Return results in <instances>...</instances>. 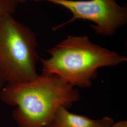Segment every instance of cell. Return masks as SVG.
<instances>
[{
	"label": "cell",
	"mask_w": 127,
	"mask_h": 127,
	"mask_svg": "<svg viewBox=\"0 0 127 127\" xmlns=\"http://www.w3.org/2000/svg\"><path fill=\"white\" fill-rule=\"evenodd\" d=\"M0 98L16 107L12 117L18 127H48L59 108L72 106L80 95L61 78L42 73L30 81L6 84Z\"/></svg>",
	"instance_id": "1"
},
{
	"label": "cell",
	"mask_w": 127,
	"mask_h": 127,
	"mask_svg": "<svg viewBox=\"0 0 127 127\" xmlns=\"http://www.w3.org/2000/svg\"><path fill=\"white\" fill-rule=\"evenodd\" d=\"M48 52L50 58L40 59L42 73L57 75L82 88L91 86L99 68L127 61L126 56L95 44L87 35H68Z\"/></svg>",
	"instance_id": "2"
},
{
	"label": "cell",
	"mask_w": 127,
	"mask_h": 127,
	"mask_svg": "<svg viewBox=\"0 0 127 127\" xmlns=\"http://www.w3.org/2000/svg\"><path fill=\"white\" fill-rule=\"evenodd\" d=\"M35 33L9 15L0 20V68L6 84L35 79L40 58Z\"/></svg>",
	"instance_id": "3"
},
{
	"label": "cell",
	"mask_w": 127,
	"mask_h": 127,
	"mask_svg": "<svg viewBox=\"0 0 127 127\" xmlns=\"http://www.w3.org/2000/svg\"><path fill=\"white\" fill-rule=\"evenodd\" d=\"M47 1L69 10L73 17L67 21L53 27L56 31L78 19L95 23L91 27L96 33L104 36L114 35L127 23V8L115 0H32Z\"/></svg>",
	"instance_id": "4"
},
{
	"label": "cell",
	"mask_w": 127,
	"mask_h": 127,
	"mask_svg": "<svg viewBox=\"0 0 127 127\" xmlns=\"http://www.w3.org/2000/svg\"><path fill=\"white\" fill-rule=\"evenodd\" d=\"M67 109L59 108L48 127H93L95 125L96 120L71 113Z\"/></svg>",
	"instance_id": "5"
},
{
	"label": "cell",
	"mask_w": 127,
	"mask_h": 127,
	"mask_svg": "<svg viewBox=\"0 0 127 127\" xmlns=\"http://www.w3.org/2000/svg\"><path fill=\"white\" fill-rule=\"evenodd\" d=\"M17 0H0V20L15 11L18 5Z\"/></svg>",
	"instance_id": "6"
},
{
	"label": "cell",
	"mask_w": 127,
	"mask_h": 127,
	"mask_svg": "<svg viewBox=\"0 0 127 127\" xmlns=\"http://www.w3.org/2000/svg\"><path fill=\"white\" fill-rule=\"evenodd\" d=\"M114 123L112 118L105 116L99 120H96L95 125L93 127H112Z\"/></svg>",
	"instance_id": "7"
},
{
	"label": "cell",
	"mask_w": 127,
	"mask_h": 127,
	"mask_svg": "<svg viewBox=\"0 0 127 127\" xmlns=\"http://www.w3.org/2000/svg\"><path fill=\"white\" fill-rule=\"evenodd\" d=\"M112 127H127V121H120L114 123Z\"/></svg>",
	"instance_id": "8"
},
{
	"label": "cell",
	"mask_w": 127,
	"mask_h": 127,
	"mask_svg": "<svg viewBox=\"0 0 127 127\" xmlns=\"http://www.w3.org/2000/svg\"><path fill=\"white\" fill-rule=\"evenodd\" d=\"M6 84V83L5 81L4 78L3 77L0 68V92H1V91L4 88V87L5 86Z\"/></svg>",
	"instance_id": "9"
},
{
	"label": "cell",
	"mask_w": 127,
	"mask_h": 127,
	"mask_svg": "<svg viewBox=\"0 0 127 127\" xmlns=\"http://www.w3.org/2000/svg\"><path fill=\"white\" fill-rule=\"evenodd\" d=\"M18 1V3H24L26 0H17Z\"/></svg>",
	"instance_id": "10"
},
{
	"label": "cell",
	"mask_w": 127,
	"mask_h": 127,
	"mask_svg": "<svg viewBox=\"0 0 127 127\" xmlns=\"http://www.w3.org/2000/svg\"></svg>",
	"instance_id": "11"
}]
</instances>
